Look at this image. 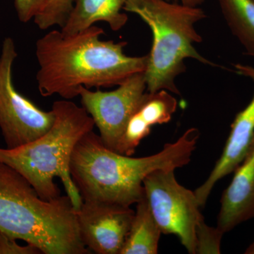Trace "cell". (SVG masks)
<instances>
[{
	"mask_svg": "<svg viewBox=\"0 0 254 254\" xmlns=\"http://www.w3.org/2000/svg\"><path fill=\"white\" fill-rule=\"evenodd\" d=\"M234 36L254 56V0H218Z\"/></svg>",
	"mask_w": 254,
	"mask_h": 254,
	"instance_id": "9a60e30c",
	"label": "cell"
},
{
	"mask_svg": "<svg viewBox=\"0 0 254 254\" xmlns=\"http://www.w3.org/2000/svg\"><path fill=\"white\" fill-rule=\"evenodd\" d=\"M136 205L133 221L120 254H157L163 233L145 196Z\"/></svg>",
	"mask_w": 254,
	"mask_h": 254,
	"instance_id": "5bb4252c",
	"label": "cell"
},
{
	"mask_svg": "<svg viewBox=\"0 0 254 254\" xmlns=\"http://www.w3.org/2000/svg\"><path fill=\"white\" fill-rule=\"evenodd\" d=\"M52 110L55 120L51 128L39 138L17 148H0V162L22 175L46 200L61 195L54 181L58 177L77 208L82 199L71 180L70 162L78 142L94 128V121L83 107L70 100L54 102Z\"/></svg>",
	"mask_w": 254,
	"mask_h": 254,
	"instance_id": "277c9868",
	"label": "cell"
},
{
	"mask_svg": "<svg viewBox=\"0 0 254 254\" xmlns=\"http://www.w3.org/2000/svg\"><path fill=\"white\" fill-rule=\"evenodd\" d=\"M46 0H14L18 19L22 23L29 22L43 9Z\"/></svg>",
	"mask_w": 254,
	"mask_h": 254,
	"instance_id": "d6986e66",
	"label": "cell"
},
{
	"mask_svg": "<svg viewBox=\"0 0 254 254\" xmlns=\"http://www.w3.org/2000/svg\"><path fill=\"white\" fill-rule=\"evenodd\" d=\"M0 232L43 254L91 253L82 243L76 208L68 195L43 199L15 169L0 162Z\"/></svg>",
	"mask_w": 254,
	"mask_h": 254,
	"instance_id": "3957f363",
	"label": "cell"
},
{
	"mask_svg": "<svg viewBox=\"0 0 254 254\" xmlns=\"http://www.w3.org/2000/svg\"><path fill=\"white\" fill-rule=\"evenodd\" d=\"M16 240L0 232V254H41V251L36 246L20 245Z\"/></svg>",
	"mask_w": 254,
	"mask_h": 254,
	"instance_id": "ac0fdd59",
	"label": "cell"
},
{
	"mask_svg": "<svg viewBox=\"0 0 254 254\" xmlns=\"http://www.w3.org/2000/svg\"><path fill=\"white\" fill-rule=\"evenodd\" d=\"M224 233L218 227L205 224L204 219L198 224L195 232V254H220V245Z\"/></svg>",
	"mask_w": 254,
	"mask_h": 254,
	"instance_id": "e0dca14e",
	"label": "cell"
},
{
	"mask_svg": "<svg viewBox=\"0 0 254 254\" xmlns=\"http://www.w3.org/2000/svg\"><path fill=\"white\" fill-rule=\"evenodd\" d=\"M233 173L220 200L217 227L224 234L254 218V136L248 152Z\"/></svg>",
	"mask_w": 254,
	"mask_h": 254,
	"instance_id": "8fae6325",
	"label": "cell"
},
{
	"mask_svg": "<svg viewBox=\"0 0 254 254\" xmlns=\"http://www.w3.org/2000/svg\"><path fill=\"white\" fill-rule=\"evenodd\" d=\"M174 170H158L143 180L145 198L162 233L178 237L190 254H195V232L203 220L194 191L177 182Z\"/></svg>",
	"mask_w": 254,
	"mask_h": 254,
	"instance_id": "8992f818",
	"label": "cell"
},
{
	"mask_svg": "<svg viewBox=\"0 0 254 254\" xmlns=\"http://www.w3.org/2000/svg\"><path fill=\"white\" fill-rule=\"evenodd\" d=\"M74 2L75 0H46L39 14L33 18L34 23L43 31L55 26L63 28L72 11Z\"/></svg>",
	"mask_w": 254,
	"mask_h": 254,
	"instance_id": "2e32d148",
	"label": "cell"
},
{
	"mask_svg": "<svg viewBox=\"0 0 254 254\" xmlns=\"http://www.w3.org/2000/svg\"><path fill=\"white\" fill-rule=\"evenodd\" d=\"M104 30L93 26L73 34L54 30L36 42L38 88L42 96L63 99L79 96L81 87L118 86L144 72L148 55L128 56L125 41H103Z\"/></svg>",
	"mask_w": 254,
	"mask_h": 254,
	"instance_id": "6da1fadb",
	"label": "cell"
},
{
	"mask_svg": "<svg viewBox=\"0 0 254 254\" xmlns=\"http://www.w3.org/2000/svg\"><path fill=\"white\" fill-rule=\"evenodd\" d=\"M18 53L12 38H5L0 55V129L6 148L12 149L46 133L55 120L15 88L12 68Z\"/></svg>",
	"mask_w": 254,
	"mask_h": 254,
	"instance_id": "52a82bcc",
	"label": "cell"
},
{
	"mask_svg": "<svg viewBox=\"0 0 254 254\" xmlns=\"http://www.w3.org/2000/svg\"><path fill=\"white\" fill-rule=\"evenodd\" d=\"M123 9L138 15L153 34L144 71L148 93L165 90L180 95L175 80L186 71V59L215 66L193 46L202 42L195 24L206 17L203 9L168 0H127Z\"/></svg>",
	"mask_w": 254,
	"mask_h": 254,
	"instance_id": "5b68a950",
	"label": "cell"
},
{
	"mask_svg": "<svg viewBox=\"0 0 254 254\" xmlns=\"http://www.w3.org/2000/svg\"><path fill=\"white\" fill-rule=\"evenodd\" d=\"M237 72L254 83V68L237 64ZM254 136V94L248 105L240 112L231 125V131L220 158L203 184L194 190L200 208L204 206L213 187L223 177L233 173L248 152Z\"/></svg>",
	"mask_w": 254,
	"mask_h": 254,
	"instance_id": "30bf717a",
	"label": "cell"
},
{
	"mask_svg": "<svg viewBox=\"0 0 254 254\" xmlns=\"http://www.w3.org/2000/svg\"><path fill=\"white\" fill-rule=\"evenodd\" d=\"M146 92L144 72L133 75L112 91L80 88L82 107L93 118L107 148L117 151L127 123Z\"/></svg>",
	"mask_w": 254,
	"mask_h": 254,
	"instance_id": "ba28073f",
	"label": "cell"
},
{
	"mask_svg": "<svg viewBox=\"0 0 254 254\" xmlns=\"http://www.w3.org/2000/svg\"><path fill=\"white\" fill-rule=\"evenodd\" d=\"M190 128L154 155L133 158L105 146L99 134L88 132L78 142L70 162L71 180L82 200L131 206L144 198L143 180L158 170H174L190 163L199 138Z\"/></svg>",
	"mask_w": 254,
	"mask_h": 254,
	"instance_id": "7a4b0ae2",
	"label": "cell"
},
{
	"mask_svg": "<svg viewBox=\"0 0 254 254\" xmlns=\"http://www.w3.org/2000/svg\"><path fill=\"white\" fill-rule=\"evenodd\" d=\"M127 0H75L72 11L61 31L73 34L103 21L113 31L121 30L128 21L123 13Z\"/></svg>",
	"mask_w": 254,
	"mask_h": 254,
	"instance_id": "4fadbf2b",
	"label": "cell"
},
{
	"mask_svg": "<svg viewBox=\"0 0 254 254\" xmlns=\"http://www.w3.org/2000/svg\"><path fill=\"white\" fill-rule=\"evenodd\" d=\"M247 254H254V244L253 245L250 246L249 250H247V252H246Z\"/></svg>",
	"mask_w": 254,
	"mask_h": 254,
	"instance_id": "44dd1931",
	"label": "cell"
},
{
	"mask_svg": "<svg viewBox=\"0 0 254 254\" xmlns=\"http://www.w3.org/2000/svg\"><path fill=\"white\" fill-rule=\"evenodd\" d=\"M134 213L131 206L82 200L76 208L82 243L95 254H121Z\"/></svg>",
	"mask_w": 254,
	"mask_h": 254,
	"instance_id": "9c48e42d",
	"label": "cell"
},
{
	"mask_svg": "<svg viewBox=\"0 0 254 254\" xmlns=\"http://www.w3.org/2000/svg\"><path fill=\"white\" fill-rule=\"evenodd\" d=\"M168 1L177 3L180 1L181 4L187 5V6H198V5L201 4L204 0H168Z\"/></svg>",
	"mask_w": 254,
	"mask_h": 254,
	"instance_id": "ffe728a7",
	"label": "cell"
},
{
	"mask_svg": "<svg viewBox=\"0 0 254 254\" xmlns=\"http://www.w3.org/2000/svg\"><path fill=\"white\" fill-rule=\"evenodd\" d=\"M177 107V100L168 91L146 92L128 120L116 152L132 156L142 140L149 135L151 127L168 123Z\"/></svg>",
	"mask_w": 254,
	"mask_h": 254,
	"instance_id": "7c38bea8",
	"label": "cell"
}]
</instances>
